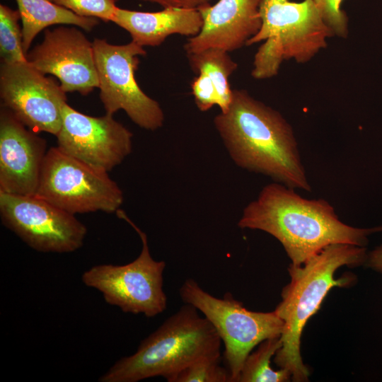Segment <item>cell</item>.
Listing matches in <instances>:
<instances>
[{"mask_svg": "<svg viewBox=\"0 0 382 382\" xmlns=\"http://www.w3.org/2000/svg\"><path fill=\"white\" fill-rule=\"evenodd\" d=\"M93 47L99 96L106 114L123 110L142 129L161 127L164 113L160 104L143 92L135 79L139 56L146 54L144 47L133 41L116 45L99 38L93 40Z\"/></svg>", "mask_w": 382, "mask_h": 382, "instance_id": "cell-9", "label": "cell"}, {"mask_svg": "<svg viewBox=\"0 0 382 382\" xmlns=\"http://www.w3.org/2000/svg\"><path fill=\"white\" fill-rule=\"evenodd\" d=\"M343 0H313V2L325 24L334 35L345 37L348 33L347 17L341 9Z\"/></svg>", "mask_w": 382, "mask_h": 382, "instance_id": "cell-23", "label": "cell"}, {"mask_svg": "<svg viewBox=\"0 0 382 382\" xmlns=\"http://www.w3.org/2000/svg\"><path fill=\"white\" fill-rule=\"evenodd\" d=\"M56 137L62 151L106 172L120 165L132 149V133L112 115H87L67 103Z\"/></svg>", "mask_w": 382, "mask_h": 382, "instance_id": "cell-12", "label": "cell"}, {"mask_svg": "<svg viewBox=\"0 0 382 382\" xmlns=\"http://www.w3.org/2000/svg\"><path fill=\"white\" fill-rule=\"evenodd\" d=\"M279 1H288V0H278Z\"/></svg>", "mask_w": 382, "mask_h": 382, "instance_id": "cell-27", "label": "cell"}, {"mask_svg": "<svg viewBox=\"0 0 382 382\" xmlns=\"http://www.w3.org/2000/svg\"><path fill=\"white\" fill-rule=\"evenodd\" d=\"M185 303L144 339L136 352L116 361L100 382H137L162 376L168 381L193 362L221 357V340L213 325Z\"/></svg>", "mask_w": 382, "mask_h": 382, "instance_id": "cell-4", "label": "cell"}, {"mask_svg": "<svg viewBox=\"0 0 382 382\" xmlns=\"http://www.w3.org/2000/svg\"><path fill=\"white\" fill-rule=\"evenodd\" d=\"M0 216L4 226L42 253L74 252L83 245L87 233L74 214L35 195L0 192Z\"/></svg>", "mask_w": 382, "mask_h": 382, "instance_id": "cell-10", "label": "cell"}, {"mask_svg": "<svg viewBox=\"0 0 382 382\" xmlns=\"http://www.w3.org/2000/svg\"><path fill=\"white\" fill-rule=\"evenodd\" d=\"M241 228L265 231L282 245L291 264L300 266L325 247L337 243L364 247L382 226L359 228L340 221L323 199H308L279 183L263 187L243 209Z\"/></svg>", "mask_w": 382, "mask_h": 382, "instance_id": "cell-1", "label": "cell"}, {"mask_svg": "<svg viewBox=\"0 0 382 382\" xmlns=\"http://www.w3.org/2000/svg\"><path fill=\"white\" fill-rule=\"evenodd\" d=\"M260 14V29L246 45L265 41L254 57L252 76L257 79L275 76L285 60L309 61L327 46L328 38L334 35L313 0H262Z\"/></svg>", "mask_w": 382, "mask_h": 382, "instance_id": "cell-5", "label": "cell"}, {"mask_svg": "<svg viewBox=\"0 0 382 382\" xmlns=\"http://www.w3.org/2000/svg\"><path fill=\"white\" fill-rule=\"evenodd\" d=\"M221 357L200 359L173 376L168 382H230L226 367L220 364Z\"/></svg>", "mask_w": 382, "mask_h": 382, "instance_id": "cell-21", "label": "cell"}, {"mask_svg": "<svg viewBox=\"0 0 382 382\" xmlns=\"http://www.w3.org/2000/svg\"><path fill=\"white\" fill-rule=\"evenodd\" d=\"M111 22L127 30L141 47L158 46L170 35L195 36L201 30L198 9L163 8L156 12L132 11L117 6Z\"/></svg>", "mask_w": 382, "mask_h": 382, "instance_id": "cell-16", "label": "cell"}, {"mask_svg": "<svg viewBox=\"0 0 382 382\" xmlns=\"http://www.w3.org/2000/svg\"><path fill=\"white\" fill-rule=\"evenodd\" d=\"M214 124L236 166L311 192L292 127L278 111L245 90L233 89L228 109Z\"/></svg>", "mask_w": 382, "mask_h": 382, "instance_id": "cell-2", "label": "cell"}, {"mask_svg": "<svg viewBox=\"0 0 382 382\" xmlns=\"http://www.w3.org/2000/svg\"><path fill=\"white\" fill-rule=\"evenodd\" d=\"M18 10L0 4V57L2 63L26 62L23 47V30Z\"/></svg>", "mask_w": 382, "mask_h": 382, "instance_id": "cell-20", "label": "cell"}, {"mask_svg": "<svg viewBox=\"0 0 382 382\" xmlns=\"http://www.w3.org/2000/svg\"><path fill=\"white\" fill-rule=\"evenodd\" d=\"M115 213L138 233L142 243L140 254L126 265L93 266L83 273L81 280L86 286L99 291L108 304L117 306L124 313H141L153 318L163 313L167 306L163 291L166 262L152 257L146 234L124 211L119 209Z\"/></svg>", "mask_w": 382, "mask_h": 382, "instance_id": "cell-7", "label": "cell"}, {"mask_svg": "<svg viewBox=\"0 0 382 382\" xmlns=\"http://www.w3.org/2000/svg\"><path fill=\"white\" fill-rule=\"evenodd\" d=\"M262 0H219L198 8L202 18L199 33L184 46L187 54L209 48L232 52L247 45L260 29Z\"/></svg>", "mask_w": 382, "mask_h": 382, "instance_id": "cell-15", "label": "cell"}, {"mask_svg": "<svg viewBox=\"0 0 382 382\" xmlns=\"http://www.w3.org/2000/svg\"><path fill=\"white\" fill-rule=\"evenodd\" d=\"M47 143L6 107L0 110V192L35 195Z\"/></svg>", "mask_w": 382, "mask_h": 382, "instance_id": "cell-14", "label": "cell"}, {"mask_svg": "<svg viewBox=\"0 0 382 382\" xmlns=\"http://www.w3.org/2000/svg\"><path fill=\"white\" fill-rule=\"evenodd\" d=\"M282 347L280 337L267 339L258 345L245 359L238 382H284L291 378L284 369L274 370L271 358Z\"/></svg>", "mask_w": 382, "mask_h": 382, "instance_id": "cell-19", "label": "cell"}, {"mask_svg": "<svg viewBox=\"0 0 382 382\" xmlns=\"http://www.w3.org/2000/svg\"><path fill=\"white\" fill-rule=\"evenodd\" d=\"M50 1H52V2H53V0H50Z\"/></svg>", "mask_w": 382, "mask_h": 382, "instance_id": "cell-28", "label": "cell"}, {"mask_svg": "<svg viewBox=\"0 0 382 382\" xmlns=\"http://www.w3.org/2000/svg\"><path fill=\"white\" fill-rule=\"evenodd\" d=\"M367 255L365 247L332 244L302 265L289 267L291 280L282 289V301L274 310L284 321V328L280 336L282 347L274 361L287 370L294 381L308 379V371L300 353L301 336L308 320L332 287L345 286L354 279L350 276L335 279L336 270L344 265H360L366 261Z\"/></svg>", "mask_w": 382, "mask_h": 382, "instance_id": "cell-3", "label": "cell"}, {"mask_svg": "<svg viewBox=\"0 0 382 382\" xmlns=\"http://www.w3.org/2000/svg\"><path fill=\"white\" fill-rule=\"evenodd\" d=\"M190 66L195 74L204 73L213 81L218 97L217 106L225 112L232 100V91L228 77L237 69L228 52L218 48H209L187 54Z\"/></svg>", "mask_w": 382, "mask_h": 382, "instance_id": "cell-18", "label": "cell"}, {"mask_svg": "<svg viewBox=\"0 0 382 382\" xmlns=\"http://www.w3.org/2000/svg\"><path fill=\"white\" fill-rule=\"evenodd\" d=\"M78 16L112 21L117 6L116 0H53Z\"/></svg>", "mask_w": 382, "mask_h": 382, "instance_id": "cell-22", "label": "cell"}, {"mask_svg": "<svg viewBox=\"0 0 382 382\" xmlns=\"http://www.w3.org/2000/svg\"><path fill=\"white\" fill-rule=\"evenodd\" d=\"M366 262L369 267L382 273V245L368 253Z\"/></svg>", "mask_w": 382, "mask_h": 382, "instance_id": "cell-26", "label": "cell"}, {"mask_svg": "<svg viewBox=\"0 0 382 382\" xmlns=\"http://www.w3.org/2000/svg\"><path fill=\"white\" fill-rule=\"evenodd\" d=\"M21 15L23 47L25 54L35 37L53 25H73L91 31L99 23L95 18L83 17L50 0H16Z\"/></svg>", "mask_w": 382, "mask_h": 382, "instance_id": "cell-17", "label": "cell"}, {"mask_svg": "<svg viewBox=\"0 0 382 382\" xmlns=\"http://www.w3.org/2000/svg\"><path fill=\"white\" fill-rule=\"evenodd\" d=\"M156 4L163 8H183L198 9L210 4L212 0H140Z\"/></svg>", "mask_w": 382, "mask_h": 382, "instance_id": "cell-25", "label": "cell"}, {"mask_svg": "<svg viewBox=\"0 0 382 382\" xmlns=\"http://www.w3.org/2000/svg\"><path fill=\"white\" fill-rule=\"evenodd\" d=\"M179 294L185 303L202 313L224 342L230 382H238L245 359L256 346L267 339L280 337L283 332L284 321L275 311H250L230 292L222 298L215 297L193 279L184 282Z\"/></svg>", "mask_w": 382, "mask_h": 382, "instance_id": "cell-6", "label": "cell"}, {"mask_svg": "<svg viewBox=\"0 0 382 382\" xmlns=\"http://www.w3.org/2000/svg\"><path fill=\"white\" fill-rule=\"evenodd\" d=\"M27 60L42 73L57 77L66 93L86 96L98 88L93 42L75 27L46 30L42 42L27 54Z\"/></svg>", "mask_w": 382, "mask_h": 382, "instance_id": "cell-13", "label": "cell"}, {"mask_svg": "<svg viewBox=\"0 0 382 382\" xmlns=\"http://www.w3.org/2000/svg\"><path fill=\"white\" fill-rule=\"evenodd\" d=\"M35 195L74 215L116 212L124 201L122 190L108 172L69 156L57 146L47 151Z\"/></svg>", "mask_w": 382, "mask_h": 382, "instance_id": "cell-8", "label": "cell"}, {"mask_svg": "<svg viewBox=\"0 0 382 382\" xmlns=\"http://www.w3.org/2000/svg\"><path fill=\"white\" fill-rule=\"evenodd\" d=\"M192 95L197 107L202 112L208 111L218 104L216 87L212 79L204 73H199L191 84Z\"/></svg>", "mask_w": 382, "mask_h": 382, "instance_id": "cell-24", "label": "cell"}, {"mask_svg": "<svg viewBox=\"0 0 382 382\" xmlns=\"http://www.w3.org/2000/svg\"><path fill=\"white\" fill-rule=\"evenodd\" d=\"M0 97L1 105L30 130L59 132L66 93L28 61L1 63Z\"/></svg>", "mask_w": 382, "mask_h": 382, "instance_id": "cell-11", "label": "cell"}]
</instances>
